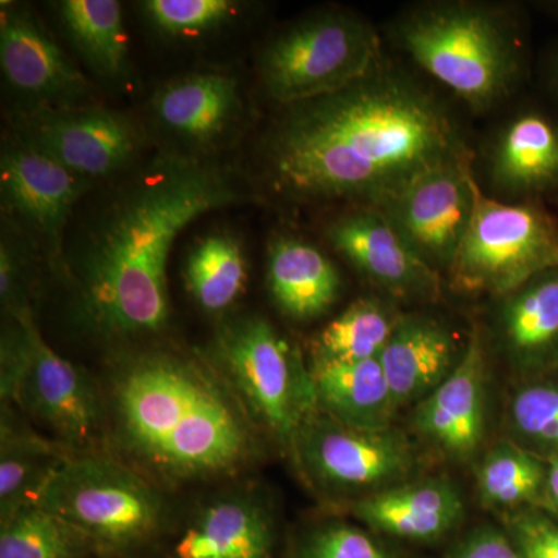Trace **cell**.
<instances>
[{
    "instance_id": "1",
    "label": "cell",
    "mask_w": 558,
    "mask_h": 558,
    "mask_svg": "<svg viewBox=\"0 0 558 558\" xmlns=\"http://www.w3.org/2000/svg\"><path fill=\"white\" fill-rule=\"evenodd\" d=\"M462 112L385 50L343 89L278 106L256 146L258 191L289 208H379L428 172L475 165Z\"/></svg>"
},
{
    "instance_id": "2",
    "label": "cell",
    "mask_w": 558,
    "mask_h": 558,
    "mask_svg": "<svg viewBox=\"0 0 558 558\" xmlns=\"http://www.w3.org/2000/svg\"><path fill=\"white\" fill-rule=\"evenodd\" d=\"M230 165L165 150L132 168L64 250L73 318L106 343L149 339L171 317L168 260L183 229L205 213L260 201Z\"/></svg>"
},
{
    "instance_id": "3",
    "label": "cell",
    "mask_w": 558,
    "mask_h": 558,
    "mask_svg": "<svg viewBox=\"0 0 558 558\" xmlns=\"http://www.w3.org/2000/svg\"><path fill=\"white\" fill-rule=\"evenodd\" d=\"M101 388L106 451L157 486L231 478L263 453V433L205 355L120 352Z\"/></svg>"
},
{
    "instance_id": "4",
    "label": "cell",
    "mask_w": 558,
    "mask_h": 558,
    "mask_svg": "<svg viewBox=\"0 0 558 558\" xmlns=\"http://www.w3.org/2000/svg\"><path fill=\"white\" fill-rule=\"evenodd\" d=\"M384 39L465 112H498L529 73L523 10L492 0H424L403 7Z\"/></svg>"
},
{
    "instance_id": "5",
    "label": "cell",
    "mask_w": 558,
    "mask_h": 558,
    "mask_svg": "<svg viewBox=\"0 0 558 558\" xmlns=\"http://www.w3.org/2000/svg\"><path fill=\"white\" fill-rule=\"evenodd\" d=\"M35 505L86 532L106 558L137 556L159 542L171 523L160 486L108 451L65 459Z\"/></svg>"
},
{
    "instance_id": "6",
    "label": "cell",
    "mask_w": 558,
    "mask_h": 558,
    "mask_svg": "<svg viewBox=\"0 0 558 558\" xmlns=\"http://www.w3.org/2000/svg\"><path fill=\"white\" fill-rule=\"evenodd\" d=\"M209 360L260 433L289 451L317 411L310 363L269 319L242 315L222 323Z\"/></svg>"
},
{
    "instance_id": "7",
    "label": "cell",
    "mask_w": 558,
    "mask_h": 558,
    "mask_svg": "<svg viewBox=\"0 0 558 558\" xmlns=\"http://www.w3.org/2000/svg\"><path fill=\"white\" fill-rule=\"evenodd\" d=\"M376 25L343 7H329L299 17L260 50V87L275 106L312 100L354 83L385 51Z\"/></svg>"
},
{
    "instance_id": "8",
    "label": "cell",
    "mask_w": 558,
    "mask_h": 558,
    "mask_svg": "<svg viewBox=\"0 0 558 558\" xmlns=\"http://www.w3.org/2000/svg\"><path fill=\"white\" fill-rule=\"evenodd\" d=\"M556 267V216L542 202L505 204L478 189L472 222L446 286L459 295L497 300Z\"/></svg>"
},
{
    "instance_id": "9",
    "label": "cell",
    "mask_w": 558,
    "mask_h": 558,
    "mask_svg": "<svg viewBox=\"0 0 558 558\" xmlns=\"http://www.w3.org/2000/svg\"><path fill=\"white\" fill-rule=\"evenodd\" d=\"M289 451L315 490L352 501L409 481L417 465L416 449L400 429L348 427L318 410Z\"/></svg>"
},
{
    "instance_id": "10",
    "label": "cell",
    "mask_w": 558,
    "mask_h": 558,
    "mask_svg": "<svg viewBox=\"0 0 558 558\" xmlns=\"http://www.w3.org/2000/svg\"><path fill=\"white\" fill-rule=\"evenodd\" d=\"M17 315L27 326L32 355L14 407L72 453L106 451L108 417L102 388L86 371L50 348L33 311Z\"/></svg>"
},
{
    "instance_id": "11",
    "label": "cell",
    "mask_w": 558,
    "mask_h": 558,
    "mask_svg": "<svg viewBox=\"0 0 558 558\" xmlns=\"http://www.w3.org/2000/svg\"><path fill=\"white\" fill-rule=\"evenodd\" d=\"M87 186V180L16 135L3 142L0 191L9 223L28 238L58 275L64 270L69 218Z\"/></svg>"
},
{
    "instance_id": "12",
    "label": "cell",
    "mask_w": 558,
    "mask_h": 558,
    "mask_svg": "<svg viewBox=\"0 0 558 558\" xmlns=\"http://www.w3.org/2000/svg\"><path fill=\"white\" fill-rule=\"evenodd\" d=\"M17 121L16 137L89 183L131 168L143 143L131 119L98 106L28 110Z\"/></svg>"
},
{
    "instance_id": "13",
    "label": "cell",
    "mask_w": 558,
    "mask_h": 558,
    "mask_svg": "<svg viewBox=\"0 0 558 558\" xmlns=\"http://www.w3.org/2000/svg\"><path fill=\"white\" fill-rule=\"evenodd\" d=\"M473 171L484 194L505 204L558 194V117L532 105L510 110L476 148Z\"/></svg>"
},
{
    "instance_id": "14",
    "label": "cell",
    "mask_w": 558,
    "mask_h": 558,
    "mask_svg": "<svg viewBox=\"0 0 558 558\" xmlns=\"http://www.w3.org/2000/svg\"><path fill=\"white\" fill-rule=\"evenodd\" d=\"M478 180L473 165L428 172L377 208L417 258L446 279L472 222Z\"/></svg>"
},
{
    "instance_id": "15",
    "label": "cell",
    "mask_w": 558,
    "mask_h": 558,
    "mask_svg": "<svg viewBox=\"0 0 558 558\" xmlns=\"http://www.w3.org/2000/svg\"><path fill=\"white\" fill-rule=\"evenodd\" d=\"M330 247L395 303L433 304L446 279L414 255L377 208H343L325 229Z\"/></svg>"
},
{
    "instance_id": "16",
    "label": "cell",
    "mask_w": 558,
    "mask_h": 558,
    "mask_svg": "<svg viewBox=\"0 0 558 558\" xmlns=\"http://www.w3.org/2000/svg\"><path fill=\"white\" fill-rule=\"evenodd\" d=\"M488 355L483 328H473L457 369L411 413L414 435L454 464L475 461L486 440Z\"/></svg>"
},
{
    "instance_id": "17",
    "label": "cell",
    "mask_w": 558,
    "mask_h": 558,
    "mask_svg": "<svg viewBox=\"0 0 558 558\" xmlns=\"http://www.w3.org/2000/svg\"><path fill=\"white\" fill-rule=\"evenodd\" d=\"M492 304L484 337L517 381L558 373V267Z\"/></svg>"
},
{
    "instance_id": "18",
    "label": "cell",
    "mask_w": 558,
    "mask_h": 558,
    "mask_svg": "<svg viewBox=\"0 0 558 558\" xmlns=\"http://www.w3.org/2000/svg\"><path fill=\"white\" fill-rule=\"evenodd\" d=\"M0 65L11 89L28 110L78 106L90 84L64 50L17 3H3L0 14Z\"/></svg>"
},
{
    "instance_id": "19",
    "label": "cell",
    "mask_w": 558,
    "mask_h": 558,
    "mask_svg": "<svg viewBox=\"0 0 558 558\" xmlns=\"http://www.w3.org/2000/svg\"><path fill=\"white\" fill-rule=\"evenodd\" d=\"M157 131L174 153L197 156L229 137L242 119L240 81L226 73H191L161 86L150 102Z\"/></svg>"
},
{
    "instance_id": "20",
    "label": "cell",
    "mask_w": 558,
    "mask_h": 558,
    "mask_svg": "<svg viewBox=\"0 0 558 558\" xmlns=\"http://www.w3.org/2000/svg\"><path fill=\"white\" fill-rule=\"evenodd\" d=\"M469 337L433 312H403L379 357L398 411L414 409L457 369Z\"/></svg>"
},
{
    "instance_id": "21",
    "label": "cell",
    "mask_w": 558,
    "mask_h": 558,
    "mask_svg": "<svg viewBox=\"0 0 558 558\" xmlns=\"http://www.w3.org/2000/svg\"><path fill=\"white\" fill-rule=\"evenodd\" d=\"M277 529L266 499L238 487L204 502L174 543V558H275Z\"/></svg>"
},
{
    "instance_id": "22",
    "label": "cell",
    "mask_w": 558,
    "mask_h": 558,
    "mask_svg": "<svg viewBox=\"0 0 558 558\" xmlns=\"http://www.w3.org/2000/svg\"><path fill=\"white\" fill-rule=\"evenodd\" d=\"M349 512L376 534L433 543L447 537L461 524L464 501L451 481L432 476L403 481L355 499L349 506Z\"/></svg>"
},
{
    "instance_id": "23",
    "label": "cell",
    "mask_w": 558,
    "mask_h": 558,
    "mask_svg": "<svg viewBox=\"0 0 558 558\" xmlns=\"http://www.w3.org/2000/svg\"><path fill=\"white\" fill-rule=\"evenodd\" d=\"M267 284L275 304L293 322L322 317L340 299V270L312 242L296 234H277L267 255Z\"/></svg>"
},
{
    "instance_id": "24",
    "label": "cell",
    "mask_w": 558,
    "mask_h": 558,
    "mask_svg": "<svg viewBox=\"0 0 558 558\" xmlns=\"http://www.w3.org/2000/svg\"><path fill=\"white\" fill-rule=\"evenodd\" d=\"M317 410L348 427H392L395 399L380 359L310 366Z\"/></svg>"
},
{
    "instance_id": "25",
    "label": "cell",
    "mask_w": 558,
    "mask_h": 558,
    "mask_svg": "<svg viewBox=\"0 0 558 558\" xmlns=\"http://www.w3.org/2000/svg\"><path fill=\"white\" fill-rule=\"evenodd\" d=\"M57 440L36 432L20 409L2 405L0 418V519L35 505L39 492L72 457Z\"/></svg>"
},
{
    "instance_id": "26",
    "label": "cell",
    "mask_w": 558,
    "mask_h": 558,
    "mask_svg": "<svg viewBox=\"0 0 558 558\" xmlns=\"http://www.w3.org/2000/svg\"><path fill=\"white\" fill-rule=\"evenodd\" d=\"M403 312L385 296H360L310 343V366L379 359Z\"/></svg>"
},
{
    "instance_id": "27",
    "label": "cell",
    "mask_w": 558,
    "mask_h": 558,
    "mask_svg": "<svg viewBox=\"0 0 558 558\" xmlns=\"http://www.w3.org/2000/svg\"><path fill=\"white\" fill-rule=\"evenodd\" d=\"M546 469V461L519 444L499 440L476 468V494L486 508L505 513L527 508L543 510Z\"/></svg>"
},
{
    "instance_id": "28",
    "label": "cell",
    "mask_w": 558,
    "mask_h": 558,
    "mask_svg": "<svg viewBox=\"0 0 558 558\" xmlns=\"http://www.w3.org/2000/svg\"><path fill=\"white\" fill-rule=\"evenodd\" d=\"M73 46L102 78L128 72V39L123 13L116 0H64L58 5Z\"/></svg>"
},
{
    "instance_id": "29",
    "label": "cell",
    "mask_w": 558,
    "mask_h": 558,
    "mask_svg": "<svg viewBox=\"0 0 558 558\" xmlns=\"http://www.w3.org/2000/svg\"><path fill=\"white\" fill-rule=\"evenodd\" d=\"M89 557H101L97 543L38 505L24 506L0 519V558Z\"/></svg>"
},
{
    "instance_id": "30",
    "label": "cell",
    "mask_w": 558,
    "mask_h": 558,
    "mask_svg": "<svg viewBox=\"0 0 558 558\" xmlns=\"http://www.w3.org/2000/svg\"><path fill=\"white\" fill-rule=\"evenodd\" d=\"M185 281L202 310H229L247 282V263L240 244L227 234L202 240L186 260Z\"/></svg>"
},
{
    "instance_id": "31",
    "label": "cell",
    "mask_w": 558,
    "mask_h": 558,
    "mask_svg": "<svg viewBox=\"0 0 558 558\" xmlns=\"http://www.w3.org/2000/svg\"><path fill=\"white\" fill-rule=\"evenodd\" d=\"M508 438L543 461L558 458V373L517 381L505 413Z\"/></svg>"
},
{
    "instance_id": "32",
    "label": "cell",
    "mask_w": 558,
    "mask_h": 558,
    "mask_svg": "<svg viewBox=\"0 0 558 558\" xmlns=\"http://www.w3.org/2000/svg\"><path fill=\"white\" fill-rule=\"evenodd\" d=\"M290 558H398L366 529L330 520L315 524L296 539Z\"/></svg>"
},
{
    "instance_id": "33",
    "label": "cell",
    "mask_w": 558,
    "mask_h": 558,
    "mask_svg": "<svg viewBox=\"0 0 558 558\" xmlns=\"http://www.w3.org/2000/svg\"><path fill=\"white\" fill-rule=\"evenodd\" d=\"M146 16L159 31L171 36H193L219 28L236 14L229 0H148Z\"/></svg>"
},
{
    "instance_id": "34",
    "label": "cell",
    "mask_w": 558,
    "mask_h": 558,
    "mask_svg": "<svg viewBox=\"0 0 558 558\" xmlns=\"http://www.w3.org/2000/svg\"><path fill=\"white\" fill-rule=\"evenodd\" d=\"M0 244V303L3 317L33 311V269L31 250L20 244L17 236H11V231L3 230Z\"/></svg>"
},
{
    "instance_id": "35",
    "label": "cell",
    "mask_w": 558,
    "mask_h": 558,
    "mask_svg": "<svg viewBox=\"0 0 558 558\" xmlns=\"http://www.w3.org/2000/svg\"><path fill=\"white\" fill-rule=\"evenodd\" d=\"M505 531L521 558H558V521L545 510L505 513Z\"/></svg>"
},
{
    "instance_id": "36",
    "label": "cell",
    "mask_w": 558,
    "mask_h": 558,
    "mask_svg": "<svg viewBox=\"0 0 558 558\" xmlns=\"http://www.w3.org/2000/svg\"><path fill=\"white\" fill-rule=\"evenodd\" d=\"M0 341V400L2 405H16L17 395L31 363V337L20 315L3 317Z\"/></svg>"
},
{
    "instance_id": "37",
    "label": "cell",
    "mask_w": 558,
    "mask_h": 558,
    "mask_svg": "<svg viewBox=\"0 0 558 558\" xmlns=\"http://www.w3.org/2000/svg\"><path fill=\"white\" fill-rule=\"evenodd\" d=\"M447 558H521L506 531L478 526L459 539Z\"/></svg>"
},
{
    "instance_id": "38",
    "label": "cell",
    "mask_w": 558,
    "mask_h": 558,
    "mask_svg": "<svg viewBox=\"0 0 558 558\" xmlns=\"http://www.w3.org/2000/svg\"><path fill=\"white\" fill-rule=\"evenodd\" d=\"M545 495H543V510L558 520V458L546 462Z\"/></svg>"
},
{
    "instance_id": "39",
    "label": "cell",
    "mask_w": 558,
    "mask_h": 558,
    "mask_svg": "<svg viewBox=\"0 0 558 558\" xmlns=\"http://www.w3.org/2000/svg\"><path fill=\"white\" fill-rule=\"evenodd\" d=\"M542 73L546 89L558 105V40L546 53Z\"/></svg>"
},
{
    "instance_id": "40",
    "label": "cell",
    "mask_w": 558,
    "mask_h": 558,
    "mask_svg": "<svg viewBox=\"0 0 558 558\" xmlns=\"http://www.w3.org/2000/svg\"><path fill=\"white\" fill-rule=\"evenodd\" d=\"M558 201V199H557Z\"/></svg>"
}]
</instances>
